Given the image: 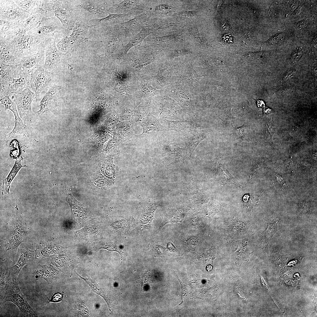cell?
Masks as SVG:
<instances>
[{"label":"cell","instance_id":"3957f363","mask_svg":"<svg viewBox=\"0 0 317 317\" xmlns=\"http://www.w3.org/2000/svg\"><path fill=\"white\" fill-rule=\"evenodd\" d=\"M13 95L12 97L24 123L26 125L31 122L34 115L31 106L32 101L35 98L34 93L27 88L19 93Z\"/></svg>","mask_w":317,"mask_h":317},{"label":"cell","instance_id":"30bf717a","mask_svg":"<svg viewBox=\"0 0 317 317\" xmlns=\"http://www.w3.org/2000/svg\"><path fill=\"white\" fill-rule=\"evenodd\" d=\"M1 104L4 105L6 109H9L14 114L15 117V125L11 132L14 134H19L23 133L25 130V125L20 118L16 106L9 98L6 96L0 97Z\"/></svg>","mask_w":317,"mask_h":317},{"label":"cell","instance_id":"ee69618b","mask_svg":"<svg viewBox=\"0 0 317 317\" xmlns=\"http://www.w3.org/2000/svg\"><path fill=\"white\" fill-rule=\"evenodd\" d=\"M167 247L170 249L176 250V249L175 247L173 244L171 242L168 243L167 245Z\"/></svg>","mask_w":317,"mask_h":317},{"label":"cell","instance_id":"ba28073f","mask_svg":"<svg viewBox=\"0 0 317 317\" xmlns=\"http://www.w3.org/2000/svg\"><path fill=\"white\" fill-rule=\"evenodd\" d=\"M45 57L44 48L37 53L18 58V63L22 70L30 73L39 67L44 66Z\"/></svg>","mask_w":317,"mask_h":317},{"label":"cell","instance_id":"52a82bcc","mask_svg":"<svg viewBox=\"0 0 317 317\" xmlns=\"http://www.w3.org/2000/svg\"><path fill=\"white\" fill-rule=\"evenodd\" d=\"M56 38H50L45 45V57L44 68L50 70L58 66L62 55H64L58 49L56 45Z\"/></svg>","mask_w":317,"mask_h":317},{"label":"cell","instance_id":"7a4b0ae2","mask_svg":"<svg viewBox=\"0 0 317 317\" xmlns=\"http://www.w3.org/2000/svg\"><path fill=\"white\" fill-rule=\"evenodd\" d=\"M0 292L3 294L1 302L4 303L10 301L15 304L20 310V316H38L22 293L16 281L9 280L6 281Z\"/></svg>","mask_w":317,"mask_h":317},{"label":"cell","instance_id":"277c9868","mask_svg":"<svg viewBox=\"0 0 317 317\" xmlns=\"http://www.w3.org/2000/svg\"><path fill=\"white\" fill-rule=\"evenodd\" d=\"M31 14L19 7L13 0H0V20L20 22L27 19Z\"/></svg>","mask_w":317,"mask_h":317},{"label":"cell","instance_id":"9c48e42d","mask_svg":"<svg viewBox=\"0 0 317 317\" xmlns=\"http://www.w3.org/2000/svg\"><path fill=\"white\" fill-rule=\"evenodd\" d=\"M145 9V6L141 1L124 0L109 9L114 14H128L129 12H139Z\"/></svg>","mask_w":317,"mask_h":317},{"label":"cell","instance_id":"83f0119b","mask_svg":"<svg viewBox=\"0 0 317 317\" xmlns=\"http://www.w3.org/2000/svg\"><path fill=\"white\" fill-rule=\"evenodd\" d=\"M168 156L171 161H176L181 158L183 149L173 143L169 144L167 147Z\"/></svg>","mask_w":317,"mask_h":317},{"label":"cell","instance_id":"60d3db41","mask_svg":"<svg viewBox=\"0 0 317 317\" xmlns=\"http://www.w3.org/2000/svg\"><path fill=\"white\" fill-rule=\"evenodd\" d=\"M281 36V34H279L278 35H275L273 37H272L271 39L269 40V42H276L278 40H279V37Z\"/></svg>","mask_w":317,"mask_h":317},{"label":"cell","instance_id":"8fae6325","mask_svg":"<svg viewBox=\"0 0 317 317\" xmlns=\"http://www.w3.org/2000/svg\"><path fill=\"white\" fill-rule=\"evenodd\" d=\"M22 221L16 220L13 225L11 233V242L12 245L11 247V255L12 258L16 256V251L19 245L24 242L25 235V228Z\"/></svg>","mask_w":317,"mask_h":317},{"label":"cell","instance_id":"ab89813d","mask_svg":"<svg viewBox=\"0 0 317 317\" xmlns=\"http://www.w3.org/2000/svg\"><path fill=\"white\" fill-rule=\"evenodd\" d=\"M190 31L192 32V34L193 35L195 36V37L199 40L200 42L202 43V41L201 39L200 38L199 34V33L197 29H195L193 28H190Z\"/></svg>","mask_w":317,"mask_h":317},{"label":"cell","instance_id":"f35d334b","mask_svg":"<svg viewBox=\"0 0 317 317\" xmlns=\"http://www.w3.org/2000/svg\"><path fill=\"white\" fill-rule=\"evenodd\" d=\"M79 308L81 315L84 316H89L88 311L87 307L83 304L81 303Z\"/></svg>","mask_w":317,"mask_h":317},{"label":"cell","instance_id":"1f68e13d","mask_svg":"<svg viewBox=\"0 0 317 317\" xmlns=\"http://www.w3.org/2000/svg\"><path fill=\"white\" fill-rule=\"evenodd\" d=\"M232 130L233 135L235 138L240 141H245L247 136L248 128L245 125L239 127H235L233 125L232 126Z\"/></svg>","mask_w":317,"mask_h":317},{"label":"cell","instance_id":"74e56055","mask_svg":"<svg viewBox=\"0 0 317 317\" xmlns=\"http://www.w3.org/2000/svg\"><path fill=\"white\" fill-rule=\"evenodd\" d=\"M186 242L188 244L191 246H195L198 244L197 238L194 236H191L187 238Z\"/></svg>","mask_w":317,"mask_h":317},{"label":"cell","instance_id":"d4e9b609","mask_svg":"<svg viewBox=\"0 0 317 317\" xmlns=\"http://www.w3.org/2000/svg\"><path fill=\"white\" fill-rule=\"evenodd\" d=\"M20 22L0 20V38H4L14 33Z\"/></svg>","mask_w":317,"mask_h":317},{"label":"cell","instance_id":"8d00e7d4","mask_svg":"<svg viewBox=\"0 0 317 317\" xmlns=\"http://www.w3.org/2000/svg\"><path fill=\"white\" fill-rule=\"evenodd\" d=\"M63 295L61 293H57L55 294L47 302L57 303L62 300Z\"/></svg>","mask_w":317,"mask_h":317},{"label":"cell","instance_id":"f546056e","mask_svg":"<svg viewBox=\"0 0 317 317\" xmlns=\"http://www.w3.org/2000/svg\"><path fill=\"white\" fill-rule=\"evenodd\" d=\"M108 15L105 17L95 19V22L104 24L109 22H116L119 21L123 18L129 15L128 14H114L109 12Z\"/></svg>","mask_w":317,"mask_h":317},{"label":"cell","instance_id":"ffe728a7","mask_svg":"<svg viewBox=\"0 0 317 317\" xmlns=\"http://www.w3.org/2000/svg\"><path fill=\"white\" fill-rule=\"evenodd\" d=\"M54 0H37L35 12L40 14L43 17L55 16L53 9Z\"/></svg>","mask_w":317,"mask_h":317},{"label":"cell","instance_id":"7bdbcfd3","mask_svg":"<svg viewBox=\"0 0 317 317\" xmlns=\"http://www.w3.org/2000/svg\"><path fill=\"white\" fill-rule=\"evenodd\" d=\"M273 112V110L267 107L265 108L264 109V114H269Z\"/></svg>","mask_w":317,"mask_h":317},{"label":"cell","instance_id":"f1b7e54d","mask_svg":"<svg viewBox=\"0 0 317 317\" xmlns=\"http://www.w3.org/2000/svg\"><path fill=\"white\" fill-rule=\"evenodd\" d=\"M13 1L18 6L22 9L31 13L35 12L37 0H15Z\"/></svg>","mask_w":317,"mask_h":317},{"label":"cell","instance_id":"7402d4cb","mask_svg":"<svg viewBox=\"0 0 317 317\" xmlns=\"http://www.w3.org/2000/svg\"><path fill=\"white\" fill-rule=\"evenodd\" d=\"M0 63L13 66H16L18 64L16 62L17 58L11 53L1 41H0Z\"/></svg>","mask_w":317,"mask_h":317},{"label":"cell","instance_id":"2e32d148","mask_svg":"<svg viewBox=\"0 0 317 317\" xmlns=\"http://www.w3.org/2000/svg\"><path fill=\"white\" fill-rule=\"evenodd\" d=\"M34 274L39 278L44 279L48 284H50L58 277V272L51 264L40 265L35 270Z\"/></svg>","mask_w":317,"mask_h":317},{"label":"cell","instance_id":"d6a6232c","mask_svg":"<svg viewBox=\"0 0 317 317\" xmlns=\"http://www.w3.org/2000/svg\"><path fill=\"white\" fill-rule=\"evenodd\" d=\"M119 39L117 35H114L109 36L106 45L107 50L110 51H114L119 46Z\"/></svg>","mask_w":317,"mask_h":317},{"label":"cell","instance_id":"d590c367","mask_svg":"<svg viewBox=\"0 0 317 317\" xmlns=\"http://www.w3.org/2000/svg\"><path fill=\"white\" fill-rule=\"evenodd\" d=\"M9 269L8 267H1L0 269V291L3 288L5 284L6 276L8 273Z\"/></svg>","mask_w":317,"mask_h":317},{"label":"cell","instance_id":"8992f818","mask_svg":"<svg viewBox=\"0 0 317 317\" xmlns=\"http://www.w3.org/2000/svg\"><path fill=\"white\" fill-rule=\"evenodd\" d=\"M50 80L49 75L43 66L39 67L31 74L30 86L37 98Z\"/></svg>","mask_w":317,"mask_h":317},{"label":"cell","instance_id":"ac0fdd59","mask_svg":"<svg viewBox=\"0 0 317 317\" xmlns=\"http://www.w3.org/2000/svg\"><path fill=\"white\" fill-rule=\"evenodd\" d=\"M58 88H51L45 94L40 103V109L35 114L41 116L49 110L56 95Z\"/></svg>","mask_w":317,"mask_h":317},{"label":"cell","instance_id":"f6af8a7d","mask_svg":"<svg viewBox=\"0 0 317 317\" xmlns=\"http://www.w3.org/2000/svg\"><path fill=\"white\" fill-rule=\"evenodd\" d=\"M258 104L259 107H263L264 106V104L263 102L261 100H259L258 102Z\"/></svg>","mask_w":317,"mask_h":317},{"label":"cell","instance_id":"603a6c76","mask_svg":"<svg viewBox=\"0 0 317 317\" xmlns=\"http://www.w3.org/2000/svg\"><path fill=\"white\" fill-rule=\"evenodd\" d=\"M43 17L37 12L32 13L25 20L20 22L19 26L27 31L32 30L37 27L42 20Z\"/></svg>","mask_w":317,"mask_h":317},{"label":"cell","instance_id":"d6986e66","mask_svg":"<svg viewBox=\"0 0 317 317\" xmlns=\"http://www.w3.org/2000/svg\"><path fill=\"white\" fill-rule=\"evenodd\" d=\"M22 158L19 157L16 158L14 166L8 176L3 181V189L2 193L3 195L9 193L11 183L19 170L23 167H26V165L23 166L21 164Z\"/></svg>","mask_w":317,"mask_h":317},{"label":"cell","instance_id":"b9f144b4","mask_svg":"<svg viewBox=\"0 0 317 317\" xmlns=\"http://www.w3.org/2000/svg\"><path fill=\"white\" fill-rule=\"evenodd\" d=\"M306 21H303L300 22L298 24V26L299 28H302L303 27H305L306 26Z\"/></svg>","mask_w":317,"mask_h":317},{"label":"cell","instance_id":"836d02e7","mask_svg":"<svg viewBox=\"0 0 317 317\" xmlns=\"http://www.w3.org/2000/svg\"><path fill=\"white\" fill-rule=\"evenodd\" d=\"M171 126L176 130L180 131L182 132H183L184 131H186L190 129L192 130L193 129H195V126H193L192 124L188 122H171Z\"/></svg>","mask_w":317,"mask_h":317},{"label":"cell","instance_id":"44dd1931","mask_svg":"<svg viewBox=\"0 0 317 317\" xmlns=\"http://www.w3.org/2000/svg\"><path fill=\"white\" fill-rule=\"evenodd\" d=\"M150 33V31L149 29L145 27L142 28L127 45L122 47L121 50V53L123 54H126L131 48L142 42Z\"/></svg>","mask_w":317,"mask_h":317},{"label":"cell","instance_id":"4316f807","mask_svg":"<svg viewBox=\"0 0 317 317\" xmlns=\"http://www.w3.org/2000/svg\"><path fill=\"white\" fill-rule=\"evenodd\" d=\"M148 19L147 14L145 13L136 16L128 21L122 23L121 24L123 27L134 28L144 24Z\"/></svg>","mask_w":317,"mask_h":317},{"label":"cell","instance_id":"4dcf8cb0","mask_svg":"<svg viewBox=\"0 0 317 317\" xmlns=\"http://www.w3.org/2000/svg\"><path fill=\"white\" fill-rule=\"evenodd\" d=\"M79 6L95 15H100L103 14L104 12V10L103 9L98 7L89 1L83 2L80 4Z\"/></svg>","mask_w":317,"mask_h":317},{"label":"cell","instance_id":"4fadbf2b","mask_svg":"<svg viewBox=\"0 0 317 317\" xmlns=\"http://www.w3.org/2000/svg\"><path fill=\"white\" fill-rule=\"evenodd\" d=\"M53 9L55 16L60 21L66 29L69 23L70 17V11L66 1L54 0Z\"/></svg>","mask_w":317,"mask_h":317},{"label":"cell","instance_id":"7c38bea8","mask_svg":"<svg viewBox=\"0 0 317 317\" xmlns=\"http://www.w3.org/2000/svg\"><path fill=\"white\" fill-rule=\"evenodd\" d=\"M18 74L20 75V77L16 79L13 77L9 83L13 94L19 93L30 86L31 75L29 73L22 70L20 66Z\"/></svg>","mask_w":317,"mask_h":317},{"label":"cell","instance_id":"5bb4252c","mask_svg":"<svg viewBox=\"0 0 317 317\" xmlns=\"http://www.w3.org/2000/svg\"><path fill=\"white\" fill-rule=\"evenodd\" d=\"M32 254V253L30 251L21 252L17 263L15 265L9 268L6 282L9 280L16 281L20 272L23 266L28 263Z\"/></svg>","mask_w":317,"mask_h":317},{"label":"cell","instance_id":"484cf974","mask_svg":"<svg viewBox=\"0 0 317 317\" xmlns=\"http://www.w3.org/2000/svg\"><path fill=\"white\" fill-rule=\"evenodd\" d=\"M76 274L82 279L89 286L92 290L95 293L103 297L107 302L108 305H109V300L106 294L103 290L98 283L95 281L91 278L89 276L86 278L81 276L76 272Z\"/></svg>","mask_w":317,"mask_h":317},{"label":"cell","instance_id":"9a60e30c","mask_svg":"<svg viewBox=\"0 0 317 317\" xmlns=\"http://www.w3.org/2000/svg\"><path fill=\"white\" fill-rule=\"evenodd\" d=\"M210 131L204 130L185 140L186 157H190L198 145L209 135Z\"/></svg>","mask_w":317,"mask_h":317},{"label":"cell","instance_id":"cb8c5ba5","mask_svg":"<svg viewBox=\"0 0 317 317\" xmlns=\"http://www.w3.org/2000/svg\"><path fill=\"white\" fill-rule=\"evenodd\" d=\"M0 78L10 83L13 77L18 74L20 67L18 64L16 66L6 65L0 63Z\"/></svg>","mask_w":317,"mask_h":317},{"label":"cell","instance_id":"e575fe53","mask_svg":"<svg viewBox=\"0 0 317 317\" xmlns=\"http://www.w3.org/2000/svg\"><path fill=\"white\" fill-rule=\"evenodd\" d=\"M0 97L6 96H10L13 94L11 92L9 83L0 78Z\"/></svg>","mask_w":317,"mask_h":317},{"label":"cell","instance_id":"5b68a950","mask_svg":"<svg viewBox=\"0 0 317 317\" xmlns=\"http://www.w3.org/2000/svg\"><path fill=\"white\" fill-rule=\"evenodd\" d=\"M65 28L60 21L55 16L43 17L39 26L33 30L40 34L51 38H56L57 34L60 33Z\"/></svg>","mask_w":317,"mask_h":317},{"label":"cell","instance_id":"e0dca14e","mask_svg":"<svg viewBox=\"0 0 317 317\" xmlns=\"http://www.w3.org/2000/svg\"><path fill=\"white\" fill-rule=\"evenodd\" d=\"M87 29L86 26L79 25L77 28L73 29L69 36H66L63 37L67 43L69 51L79 43L82 37L86 33Z\"/></svg>","mask_w":317,"mask_h":317},{"label":"cell","instance_id":"6da1fadb","mask_svg":"<svg viewBox=\"0 0 317 317\" xmlns=\"http://www.w3.org/2000/svg\"><path fill=\"white\" fill-rule=\"evenodd\" d=\"M50 38L38 33L34 30H26L19 27L14 33L0 38L17 59L37 53L45 48Z\"/></svg>","mask_w":317,"mask_h":317}]
</instances>
